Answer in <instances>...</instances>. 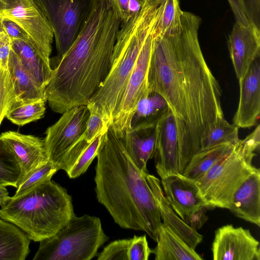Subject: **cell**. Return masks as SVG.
Wrapping results in <instances>:
<instances>
[{
    "label": "cell",
    "mask_w": 260,
    "mask_h": 260,
    "mask_svg": "<svg viewBox=\"0 0 260 260\" xmlns=\"http://www.w3.org/2000/svg\"><path fill=\"white\" fill-rule=\"evenodd\" d=\"M260 144V126L214 165L196 181L203 200L213 209H229L237 189L257 168L252 164Z\"/></svg>",
    "instance_id": "obj_6"
},
{
    "label": "cell",
    "mask_w": 260,
    "mask_h": 260,
    "mask_svg": "<svg viewBox=\"0 0 260 260\" xmlns=\"http://www.w3.org/2000/svg\"><path fill=\"white\" fill-rule=\"evenodd\" d=\"M89 111L90 115L84 136L86 140L90 143L99 134L105 133L109 126L99 114L92 110Z\"/></svg>",
    "instance_id": "obj_36"
},
{
    "label": "cell",
    "mask_w": 260,
    "mask_h": 260,
    "mask_svg": "<svg viewBox=\"0 0 260 260\" xmlns=\"http://www.w3.org/2000/svg\"><path fill=\"white\" fill-rule=\"evenodd\" d=\"M238 131L236 125L230 124L224 118L220 119L203 140L201 151L225 143L235 145L239 140Z\"/></svg>",
    "instance_id": "obj_29"
},
{
    "label": "cell",
    "mask_w": 260,
    "mask_h": 260,
    "mask_svg": "<svg viewBox=\"0 0 260 260\" xmlns=\"http://www.w3.org/2000/svg\"><path fill=\"white\" fill-rule=\"evenodd\" d=\"M45 100L13 105L6 115L8 120L14 124L22 126L42 118L46 108Z\"/></svg>",
    "instance_id": "obj_30"
},
{
    "label": "cell",
    "mask_w": 260,
    "mask_h": 260,
    "mask_svg": "<svg viewBox=\"0 0 260 260\" xmlns=\"http://www.w3.org/2000/svg\"><path fill=\"white\" fill-rule=\"evenodd\" d=\"M0 17L10 19L28 34L29 44L50 64L54 35L36 0H0Z\"/></svg>",
    "instance_id": "obj_10"
},
{
    "label": "cell",
    "mask_w": 260,
    "mask_h": 260,
    "mask_svg": "<svg viewBox=\"0 0 260 260\" xmlns=\"http://www.w3.org/2000/svg\"><path fill=\"white\" fill-rule=\"evenodd\" d=\"M2 19L4 30L11 40L20 39L29 43V36L22 27L10 19L5 18Z\"/></svg>",
    "instance_id": "obj_38"
},
{
    "label": "cell",
    "mask_w": 260,
    "mask_h": 260,
    "mask_svg": "<svg viewBox=\"0 0 260 260\" xmlns=\"http://www.w3.org/2000/svg\"><path fill=\"white\" fill-rule=\"evenodd\" d=\"M240 98L233 124L239 128L256 125L260 114V65L259 57L251 64L239 80Z\"/></svg>",
    "instance_id": "obj_16"
},
{
    "label": "cell",
    "mask_w": 260,
    "mask_h": 260,
    "mask_svg": "<svg viewBox=\"0 0 260 260\" xmlns=\"http://www.w3.org/2000/svg\"><path fill=\"white\" fill-rule=\"evenodd\" d=\"M147 179L152 190L162 223L195 249L202 242L203 236L197 230L185 222L174 211L166 198L160 180L155 176L147 174Z\"/></svg>",
    "instance_id": "obj_20"
},
{
    "label": "cell",
    "mask_w": 260,
    "mask_h": 260,
    "mask_svg": "<svg viewBox=\"0 0 260 260\" xmlns=\"http://www.w3.org/2000/svg\"><path fill=\"white\" fill-rule=\"evenodd\" d=\"M153 250L155 260H202L203 257L161 223Z\"/></svg>",
    "instance_id": "obj_22"
},
{
    "label": "cell",
    "mask_w": 260,
    "mask_h": 260,
    "mask_svg": "<svg viewBox=\"0 0 260 260\" xmlns=\"http://www.w3.org/2000/svg\"><path fill=\"white\" fill-rule=\"evenodd\" d=\"M156 124L143 123L132 127L121 137L127 154L143 173H148L147 164L154 155Z\"/></svg>",
    "instance_id": "obj_19"
},
{
    "label": "cell",
    "mask_w": 260,
    "mask_h": 260,
    "mask_svg": "<svg viewBox=\"0 0 260 260\" xmlns=\"http://www.w3.org/2000/svg\"><path fill=\"white\" fill-rule=\"evenodd\" d=\"M8 70L15 95L13 105L28 103L41 99L46 100L45 89L41 87L24 68L12 48L9 55Z\"/></svg>",
    "instance_id": "obj_21"
},
{
    "label": "cell",
    "mask_w": 260,
    "mask_h": 260,
    "mask_svg": "<svg viewBox=\"0 0 260 260\" xmlns=\"http://www.w3.org/2000/svg\"><path fill=\"white\" fill-rule=\"evenodd\" d=\"M153 253L149 245L146 235L137 236L130 239L127 251L128 260H148Z\"/></svg>",
    "instance_id": "obj_35"
},
{
    "label": "cell",
    "mask_w": 260,
    "mask_h": 260,
    "mask_svg": "<svg viewBox=\"0 0 260 260\" xmlns=\"http://www.w3.org/2000/svg\"><path fill=\"white\" fill-rule=\"evenodd\" d=\"M235 145L225 143L200 151L191 157L181 174L197 181Z\"/></svg>",
    "instance_id": "obj_25"
},
{
    "label": "cell",
    "mask_w": 260,
    "mask_h": 260,
    "mask_svg": "<svg viewBox=\"0 0 260 260\" xmlns=\"http://www.w3.org/2000/svg\"><path fill=\"white\" fill-rule=\"evenodd\" d=\"M0 138L11 148L20 164L23 173L20 183L49 161L44 139L15 131L3 133Z\"/></svg>",
    "instance_id": "obj_17"
},
{
    "label": "cell",
    "mask_w": 260,
    "mask_h": 260,
    "mask_svg": "<svg viewBox=\"0 0 260 260\" xmlns=\"http://www.w3.org/2000/svg\"><path fill=\"white\" fill-rule=\"evenodd\" d=\"M98 0H36L53 31L57 59L70 49L85 26Z\"/></svg>",
    "instance_id": "obj_9"
},
{
    "label": "cell",
    "mask_w": 260,
    "mask_h": 260,
    "mask_svg": "<svg viewBox=\"0 0 260 260\" xmlns=\"http://www.w3.org/2000/svg\"><path fill=\"white\" fill-rule=\"evenodd\" d=\"M248 1V4L249 5V8L250 11H249V15L251 18V14L252 12L254 14H259V4L260 0H247Z\"/></svg>",
    "instance_id": "obj_41"
},
{
    "label": "cell",
    "mask_w": 260,
    "mask_h": 260,
    "mask_svg": "<svg viewBox=\"0 0 260 260\" xmlns=\"http://www.w3.org/2000/svg\"><path fill=\"white\" fill-rule=\"evenodd\" d=\"M164 194L177 215L198 230L208 220L207 211L213 209L202 199L196 181L180 173L159 176Z\"/></svg>",
    "instance_id": "obj_11"
},
{
    "label": "cell",
    "mask_w": 260,
    "mask_h": 260,
    "mask_svg": "<svg viewBox=\"0 0 260 260\" xmlns=\"http://www.w3.org/2000/svg\"><path fill=\"white\" fill-rule=\"evenodd\" d=\"M90 111L87 105L73 107L46 131L44 142L49 161L67 173L89 145L84 137Z\"/></svg>",
    "instance_id": "obj_8"
},
{
    "label": "cell",
    "mask_w": 260,
    "mask_h": 260,
    "mask_svg": "<svg viewBox=\"0 0 260 260\" xmlns=\"http://www.w3.org/2000/svg\"><path fill=\"white\" fill-rule=\"evenodd\" d=\"M211 250L214 260H260L259 242L249 230L233 224L215 231Z\"/></svg>",
    "instance_id": "obj_13"
},
{
    "label": "cell",
    "mask_w": 260,
    "mask_h": 260,
    "mask_svg": "<svg viewBox=\"0 0 260 260\" xmlns=\"http://www.w3.org/2000/svg\"><path fill=\"white\" fill-rule=\"evenodd\" d=\"M15 101V95L8 70L0 67V125Z\"/></svg>",
    "instance_id": "obj_32"
},
{
    "label": "cell",
    "mask_w": 260,
    "mask_h": 260,
    "mask_svg": "<svg viewBox=\"0 0 260 260\" xmlns=\"http://www.w3.org/2000/svg\"><path fill=\"white\" fill-rule=\"evenodd\" d=\"M4 30L3 24H2V19L0 17V32Z\"/></svg>",
    "instance_id": "obj_43"
},
{
    "label": "cell",
    "mask_w": 260,
    "mask_h": 260,
    "mask_svg": "<svg viewBox=\"0 0 260 260\" xmlns=\"http://www.w3.org/2000/svg\"><path fill=\"white\" fill-rule=\"evenodd\" d=\"M154 29L148 35L141 48L119 107L109 126L120 137H123L131 128L132 118L138 102L150 92L148 85V73Z\"/></svg>",
    "instance_id": "obj_12"
},
{
    "label": "cell",
    "mask_w": 260,
    "mask_h": 260,
    "mask_svg": "<svg viewBox=\"0 0 260 260\" xmlns=\"http://www.w3.org/2000/svg\"><path fill=\"white\" fill-rule=\"evenodd\" d=\"M30 242L19 228L0 218V260H25Z\"/></svg>",
    "instance_id": "obj_23"
},
{
    "label": "cell",
    "mask_w": 260,
    "mask_h": 260,
    "mask_svg": "<svg viewBox=\"0 0 260 260\" xmlns=\"http://www.w3.org/2000/svg\"><path fill=\"white\" fill-rule=\"evenodd\" d=\"M11 40L4 30L0 32V67L8 70Z\"/></svg>",
    "instance_id": "obj_39"
},
{
    "label": "cell",
    "mask_w": 260,
    "mask_h": 260,
    "mask_svg": "<svg viewBox=\"0 0 260 260\" xmlns=\"http://www.w3.org/2000/svg\"><path fill=\"white\" fill-rule=\"evenodd\" d=\"M23 176L21 166L16 155L0 138V185L17 188Z\"/></svg>",
    "instance_id": "obj_28"
},
{
    "label": "cell",
    "mask_w": 260,
    "mask_h": 260,
    "mask_svg": "<svg viewBox=\"0 0 260 260\" xmlns=\"http://www.w3.org/2000/svg\"><path fill=\"white\" fill-rule=\"evenodd\" d=\"M130 239L114 241L106 247L99 253H97L98 260H128L127 251Z\"/></svg>",
    "instance_id": "obj_34"
},
{
    "label": "cell",
    "mask_w": 260,
    "mask_h": 260,
    "mask_svg": "<svg viewBox=\"0 0 260 260\" xmlns=\"http://www.w3.org/2000/svg\"><path fill=\"white\" fill-rule=\"evenodd\" d=\"M98 201L121 228L142 231L155 242L162 223L147 174L127 154L121 137L109 127L96 155Z\"/></svg>",
    "instance_id": "obj_3"
},
{
    "label": "cell",
    "mask_w": 260,
    "mask_h": 260,
    "mask_svg": "<svg viewBox=\"0 0 260 260\" xmlns=\"http://www.w3.org/2000/svg\"><path fill=\"white\" fill-rule=\"evenodd\" d=\"M234 14L236 21L249 26L254 23L250 18L244 0H228Z\"/></svg>",
    "instance_id": "obj_37"
},
{
    "label": "cell",
    "mask_w": 260,
    "mask_h": 260,
    "mask_svg": "<svg viewBox=\"0 0 260 260\" xmlns=\"http://www.w3.org/2000/svg\"><path fill=\"white\" fill-rule=\"evenodd\" d=\"M161 0H147L140 11L121 23L112 64L105 81L86 105L99 114L109 127L116 114L141 48L154 29Z\"/></svg>",
    "instance_id": "obj_4"
},
{
    "label": "cell",
    "mask_w": 260,
    "mask_h": 260,
    "mask_svg": "<svg viewBox=\"0 0 260 260\" xmlns=\"http://www.w3.org/2000/svg\"><path fill=\"white\" fill-rule=\"evenodd\" d=\"M164 98L151 91L138 102L131 120V127L143 123H156L169 110Z\"/></svg>",
    "instance_id": "obj_26"
},
{
    "label": "cell",
    "mask_w": 260,
    "mask_h": 260,
    "mask_svg": "<svg viewBox=\"0 0 260 260\" xmlns=\"http://www.w3.org/2000/svg\"><path fill=\"white\" fill-rule=\"evenodd\" d=\"M72 197L51 180L17 197H10L0 218L22 230L34 242L55 235L74 215Z\"/></svg>",
    "instance_id": "obj_5"
},
{
    "label": "cell",
    "mask_w": 260,
    "mask_h": 260,
    "mask_svg": "<svg viewBox=\"0 0 260 260\" xmlns=\"http://www.w3.org/2000/svg\"><path fill=\"white\" fill-rule=\"evenodd\" d=\"M6 187L0 185V206L1 208L5 205L10 197L9 192Z\"/></svg>",
    "instance_id": "obj_42"
},
{
    "label": "cell",
    "mask_w": 260,
    "mask_h": 260,
    "mask_svg": "<svg viewBox=\"0 0 260 260\" xmlns=\"http://www.w3.org/2000/svg\"><path fill=\"white\" fill-rule=\"evenodd\" d=\"M236 216L260 226V170L257 168L234 194L229 209Z\"/></svg>",
    "instance_id": "obj_18"
},
{
    "label": "cell",
    "mask_w": 260,
    "mask_h": 260,
    "mask_svg": "<svg viewBox=\"0 0 260 260\" xmlns=\"http://www.w3.org/2000/svg\"><path fill=\"white\" fill-rule=\"evenodd\" d=\"M121 21L110 0H98L85 26L57 59L45 88L51 109L62 114L86 105L106 78Z\"/></svg>",
    "instance_id": "obj_2"
},
{
    "label": "cell",
    "mask_w": 260,
    "mask_h": 260,
    "mask_svg": "<svg viewBox=\"0 0 260 260\" xmlns=\"http://www.w3.org/2000/svg\"><path fill=\"white\" fill-rule=\"evenodd\" d=\"M113 9L121 21L126 22L129 18V4L131 0H110Z\"/></svg>",
    "instance_id": "obj_40"
},
{
    "label": "cell",
    "mask_w": 260,
    "mask_h": 260,
    "mask_svg": "<svg viewBox=\"0 0 260 260\" xmlns=\"http://www.w3.org/2000/svg\"><path fill=\"white\" fill-rule=\"evenodd\" d=\"M228 46L236 77L240 80L259 57V27L254 23L245 26L236 21L229 36Z\"/></svg>",
    "instance_id": "obj_15"
},
{
    "label": "cell",
    "mask_w": 260,
    "mask_h": 260,
    "mask_svg": "<svg viewBox=\"0 0 260 260\" xmlns=\"http://www.w3.org/2000/svg\"><path fill=\"white\" fill-rule=\"evenodd\" d=\"M11 46L22 66L38 84L45 89L52 73L50 64L47 63L27 41L13 39Z\"/></svg>",
    "instance_id": "obj_24"
},
{
    "label": "cell",
    "mask_w": 260,
    "mask_h": 260,
    "mask_svg": "<svg viewBox=\"0 0 260 260\" xmlns=\"http://www.w3.org/2000/svg\"><path fill=\"white\" fill-rule=\"evenodd\" d=\"M181 10L179 0H161L159 15L155 24L154 35L173 36L181 30Z\"/></svg>",
    "instance_id": "obj_27"
},
{
    "label": "cell",
    "mask_w": 260,
    "mask_h": 260,
    "mask_svg": "<svg viewBox=\"0 0 260 260\" xmlns=\"http://www.w3.org/2000/svg\"><path fill=\"white\" fill-rule=\"evenodd\" d=\"M200 22L199 16L182 11L179 34L154 35L148 69L149 90L164 98L176 119L180 173L201 151L209 131L224 118L221 88L200 46Z\"/></svg>",
    "instance_id": "obj_1"
},
{
    "label": "cell",
    "mask_w": 260,
    "mask_h": 260,
    "mask_svg": "<svg viewBox=\"0 0 260 260\" xmlns=\"http://www.w3.org/2000/svg\"><path fill=\"white\" fill-rule=\"evenodd\" d=\"M58 170L49 161L37 169L25 178L17 188L13 197L21 196L44 182L51 180Z\"/></svg>",
    "instance_id": "obj_31"
},
{
    "label": "cell",
    "mask_w": 260,
    "mask_h": 260,
    "mask_svg": "<svg viewBox=\"0 0 260 260\" xmlns=\"http://www.w3.org/2000/svg\"><path fill=\"white\" fill-rule=\"evenodd\" d=\"M104 133L100 134L95 138L74 166L67 173L70 178H77L86 171L94 158L96 157L102 137Z\"/></svg>",
    "instance_id": "obj_33"
},
{
    "label": "cell",
    "mask_w": 260,
    "mask_h": 260,
    "mask_svg": "<svg viewBox=\"0 0 260 260\" xmlns=\"http://www.w3.org/2000/svg\"><path fill=\"white\" fill-rule=\"evenodd\" d=\"M153 157L159 176L170 173H180L176 122L170 108L156 124V142Z\"/></svg>",
    "instance_id": "obj_14"
},
{
    "label": "cell",
    "mask_w": 260,
    "mask_h": 260,
    "mask_svg": "<svg viewBox=\"0 0 260 260\" xmlns=\"http://www.w3.org/2000/svg\"><path fill=\"white\" fill-rule=\"evenodd\" d=\"M109 237L99 217L73 215L53 236L40 242L33 260H90Z\"/></svg>",
    "instance_id": "obj_7"
}]
</instances>
